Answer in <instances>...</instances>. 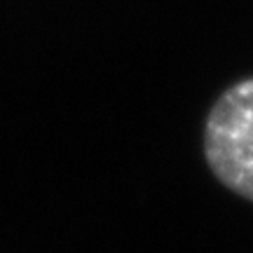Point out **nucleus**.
Instances as JSON below:
<instances>
[{
	"instance_id": "nucleus-1",
	"label": "nucleus",
	"mask_w": 253,
	"mask_h": 253,
	"mask_svg": "<svg viewBox=\"0 0 253 253\" xmlns=\"http://www.w3.org/2000/svg\"><path fill=\"white\" fill-rule=\"evenodd\" d=\"M204 157L230 192L253 202V78L230 84L211 106Z\"/></svg>"
}]
</instances>
